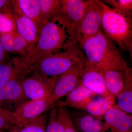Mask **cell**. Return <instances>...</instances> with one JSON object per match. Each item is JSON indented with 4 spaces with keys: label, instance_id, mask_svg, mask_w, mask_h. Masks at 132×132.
I'll list each match as a JSON object with an SVG mask.
<instances>
[{
    "label": "cell",
    "instance_id": "277c9868",
    "mask_svg": "<svg viewBox=\"0 0 132 132\" xmlns=\"http://www.w3.org/2000/svg\"><path fill=\"white\" fill-rule=\"evenodd\" d=\"M85 57L79 43L70 40L64 49L41 59L36 64V69L48 78L59 76Z\"/></svg>",
    "mask_w": 132,
    "mask_h": 132
},
{
    "label": "cell",
    "instance_id": "2e32d148",
    "mask_svg": "<svg viewBox=\"0 0 132 132\" xmlns=\"http://www.w3.org/2000/svg\"><path fill=\"white\" fill-rule=\"evenodd\" d=\"M97 94L80 83L67 94L65 100L59 102L56 106H68L81 111L83 106Z\"/></svg>",
    "mask_w": 132,
    "mask_h": 132
},
{
    "label": "cell",
    "instance_id": "7a4b0ae2",
    "mask_svg": "<svg viewBox=\"0 0 132 132\" xmlns=\"http://www.w3.org/2000/svg\"><path fill=\"white\" fill-rule=\"evenodd\" d=\"M70 40L65 27L58 19H53L41 28L37 42L26 61L35 65L45 56L64 49Z\"/></svg>",
    "mask_w": 132,
    "mask_h": 132
},
{
    "label": "cell",
    "instance_id": "1f68e13d",
    "mask_svg": "<svg viewBox=\"0 0 132 132\" xmlns=\"http://www.w3.org/2000/svg\"><path fill=\"white\" fill-rule=\"evenodd\" d=\"M0 132H3L1 131V130H0Z\"/></svg>",
    "mask_w": 132,
    "mask_h": 132
},
{
    "label": "cell",
    "instance_id": "f1b7e54d",
    "mask_svg": "<svg viewBox=\"0 0 132 132\" xmlns=\"http://www.w3.org/2000/svg\"><path fill=\"white\" fill-rule=\"evenodd\" d=\"M6 52L3 48L2 45L0 42V64L5 61Z\"/></svg>",
    "mask_w": 132,
    "mask_h": 132
},
{
    "label": "cell",
    "instance_id": "30bf717a",
    "mask_svg": "<svg viewBox=\"0 0 132 132\" xmlns=\"http://www.w3.org/2000/svg\"><path fill=\"white\" fill-rule=\"evenodd\" d=\"M36 69V65L29 64L24 57H16L0 64V88L9 81L25 79Z\"/></svg>",
    "mask_w": 132,
    "mask_h": 132
},
{
    "label": "cell",
    "instance_id": "f546056e",
    "mask_svg": "<svg viewBox=\"0 0 132 132\" xmlns=\"http://www.w3.org/2000/svg\"><path fill=\"white\" fill-rule=\"evenodd\" d=\"M12 3V1L8 0H0V11L9 6Z\"/></svg>",
    "mask_w": 132,
    "mask_h": 132
},
{
    "label": "cell",
    "instance_id": "7402d4cb",
    "mask_svg": "<svg viewBox=\"0 0 132 132\" xmlns=\"http://www.w3.org/2000/svg\"><path fill=\"white\" fill-rule=\"evenodd\" d=\"M48 118L47 113L45 112L26 123L15 125L10 129L9 132H46Z\"/></svg>",
    "mask_w": 132,
    "mask_h": 132
},
{
    "label": "cell",
    "instance_id": "5b68a950",
    "mask_svg": "<svg viewBox=\"0 0 132 132\" xmlns=\"http://www.w3.org/2000/svg\"><path fill=\"white\" fill-rule=\"evenodd\" d=\"M102 17L101 1L91 0L85 16L75 30L72 40L80 44L97 34L101 30Z\"/></svg>",
    "mask_w": 132,
    "mask_h": 132
},
{
    "label": "cell",
    "instance_id": "ffe728a7",
    "mask_svg": "<svg viewBox=\"0 0 132 132\" xmlns=\"http://www.w3.org/2000/svg\"><path fill=\"white\" fill-rule=\"evenodd\" d=\"M13 1L22 13L35 23L39 32L44 23L39 0H17Z\"/></svg>",
    "mask_w": 132,
    "mask_h": 132
},
{
    "label": "cell",
    "instance_id": "603a6c76",
    "mask_svg": "<svg viewBox=\"0 0 132 132\" xmlns=\"http://www.w3.org/2000/svg\"><path fill=\"white\" fill-rule=\"evenodd\" d=\"M44 24L60 16L62 11L61 1L39 0Z\"/></svg>",
    "mask_w": 132,
    "mask_h": 132
},
{
    "label": "cell",
    "instance_id": "5bb4252c",
    "mask_svg": "<svg viewBox=\"0 0 132 132\" xmlns=\"http://www.w3.org/2000/svg\"><path fill=\"white\" fill-rule=\"evenodd\" d=\"M12 5L16 32L31 46L32 50L37 42L39 36L38 28L32 20L24 15L20 11L13 1H12Z\"/></svg>",
    "mask_w": 132,
    "mask_h": 132
},
{
    "label": "cell",
    "instance_id": "4316f807",
    "mask_svg": "<svg viewBox=\"0 0 132 132\" xmlns=\"http://www.w3.org/2000/svg\"><path fill=\"white\" fill-rule=\"evenodd\" d=\"M16 124L14 112L0 108V130H8Z\"/></svg>",
    "mask_w": 132,
    "mask_h": 132
},
{
    "label": "cell",
    "instance_id": "ac0fdd59",
    "mask_svg": "<svg viewBox=\"0 0 132 132\" xmlns=\"http://www.w3.org/2000/svg\"><path fill=\"white\" fill-rule=\"evenodd\" d=\"M123 87L113 106L128 114L132 113V70L128 67L123 74Z\"/></svg>",
    "mask_w": 132,
    "mask_h": 132
},
{
    "label": "cell",
    "instance_id": "52a82bcc",
    "mask_svg": "<svg viewBox=\"0 0 132 132\" xmlns=\"http://www.w3.org/2000/svg\"><path fill=\"white\" fill-rule=\"evenodd\" d=\"M86 60V57L80 59L59 76L49 98L52 105L62 97L67 95L79 85L81 72L84 67Z\"/></svg>",
    "mask_w": 132,
    "mask_h": 132
},
{
    "label": "cell",
    "instance_id": "4fadbf2b",
    "mask_svg": "<svg viewBox=\"0 0 132 132\" xmlns=\"http://www.w3.org/2000/svg\"><path fill=\"white\" fill-rule=\"evenodd\" d=\"M102 132H128L132 130V116L114 106L103 117Z\"/></svg>",
    "mask_w": 132,
    "mask_h": 132
},
{
    "label": "cell",
    "instance_id": "cb8c5ba5",
    "mask_svg": "<svg viewBox=\"0 0 132 132\" xmlns=\"http://www.w3.org/2000/svg\"><path fill=\"white\" fill-rule=\"evenodd\" d=\"M16 31L12 3L0 11V35Z\"/></svg>",
    "mask_w": 132,
    "mask_h": 132
},
{
    "label": "cell",
    "instance_id": "6da1fadb",
    "mask_svg": "<svg viewBox=\"0 0 132 132\" xmlns=\"http://www.w3.org/2000/svg\"><path fill=\"white\" fill-rule=\"evenodd\" d=\"M79 45L86 59L102 70L111 68L125 70L128 67L115 43L102 30Z\"/></svg>",
    "mask_w": 132,
    "mask_h": 132
},
{
    "label": "cell",
    "instance_id": "8992f818",
    "mask_svg": "<svg viewBox=\"0 0 132 132\" xmlns=\"http://www.w3.org/2000/svg\"><path fill=\"white\" fill-rule=\"evenodd\" d=\"M59 76L48 78L35 69L22 81L25 96L28 100H33L50 98Z\"/></svg>",
    "mask_w": 132,
    "mask_h": 132
},
{
    "label": "cell",
    "instance_id": "83f0119b",
    "mask_svg": "<svg viewBox=\"0 0 132 132\" xmlns=\"http://www.w3.org/2000/svg\"><path fill=\"white\" fill-rule=\"evenodd\" d=\"M59 120L64 127L65 132H76L71 120V114L66 107L57 106Z\"/></svg>",
    "mask_w": 132,
    "mask_h": 132
},
{
    "label": "cell",
    "instance_id": "44dd1931",
    "mask_svg": "<svg viewBox=\"0 0 132 132\" xmlns=\"http://www.w3.org/2000/svg\"><path fill=\"white\" fill-rule=\"evenodd\" d=\"M125 71L118 68L102 70L107 90L115 98L119 95L123 90V74Z\"/></svg>",
    "mask_w": 132,
    "mask_h": 132
},
{
    "label": "cell",
    "instance_id": "4dcf8cb0",
    "mask_svg": "<svg viewBox=\"0 0 132 132\" xmlns=\"http://www.w3.org/2000/svg\"><path fill=\"white\" fill-rule=\"evenodd\" d=\"M128 132H132V130H130V131H129Z\"/></svg>",
    "mask_w": 132,
    "mask_h": 132
},
{
    "label": "cell",
    "instance_id": "d4e9b609",
    "mask_svg": "<svg viewBox=\"0 0 132 132\" xmlns=\"http://www.w3.org/2000/svg\"><path fill=\"white\" fill-rule=\"evenodd\" d=\"M48 118L46 132H65L64 126L59 120L57 113V108L52 106Z\"/></svg>",
    "mask_w": 132,
    "mask_h": 132
},
{
    "label": "cell",
    "instance_id": "e0dca14e",
    "mask_svg": "<svg viewBox=\"0 0 132 132\" xmlns=\"http://www.w3.org/2000/svg\"><path fill=\"white\" fill-rule=\"evenodd\" d=\"M0 42L6 52L19 54L25 59L32 50L31 46L16 31L0 35Z\"/></svg>",
    "mask_w": 132,
    "mask_h": 132
},
{
    "label": "cell",
    "instance_id": "3957f363",
    "mask_svg": "<svg viewBox=\"0 0 132 132\" xmlns=\"http://www.w3.org/2000/svg\"><path fill=\"white\" fill-rule=\"evenodd\" d=\"M101 29L105 35L117 43L122 52L132 54L131 17L124 16L101 2Z\"/></svg>",
    "mask_w": 132,
    "mask_h": 132
},
{
    "label": "cell",
    "instance_id": "7c38bea8",
    "mask_svg": "<svg viewBox=\"0 0 132 132\" xmlns=\"http://www.w3.org/2000/svg\"><path fill=\"white\" fill-rule=\"evenodd\" d=\"M52 105L49 98L28 100L14 112L15 125H21L39 117L45 113Z\"/></svg>",
    "mask_w": 132,
    "mask_h": 132
},
{
    "label": "cell",
    "instance_id": "9a60e30c",
    "mask_svg": "<svg viewBox=\"0 0 132 132\" xmlns=\"http://www.w3.org/2000/svg\"><path fill=\"white\" fill-rule=\"evenodd\" d=\"M71 116L76 132H102L104 121L102 119L80 110Z\"/></svg>",
    "mask_w": 132,
    "mask_h": 132
},
{
    "label": "cell",
    "instance_id": "ba28073f",
    "mask_svg": "<svg viewBox=\"0 0 132 132\" xmlns=\"http://www.w3.org/2000/svg\"><path fill=\"white\" fill-rule=\"evenodd\" d=\"M90 1L61 0L62 11L58 19L65 27L71 40L75 30L87 11Z\"/></svg>",
    "mask_w": 132,
    "mask_h": 132
},
{
    "label": "cell",
    "instance_id": "d6986e66",
    "mask_svg": "<svg viewBox=\"0 0 132 132\" xmlns=\"http://www.w3.org/2000/svg\"><path fill=\"white\" fill-rule=\"evenodd\" d=\"M116 98L113 95L101 97L90 100L83 106L81 111L96 118L103 119V117L108 111L115 104Z\"/></svg>",
    "mask_w": 132,
    "mask_h": 132
},
{
    "label": "cell",
    "instance_id": "8fae6325",
    "mask_svg": "<svg viewBox=\"0 0 132 132\" xmlns=\"http://www.w3.org/2000/svg\"><path fill=\"white\" fill-rule=\"evenodd\" d=\"M80 84L102 96L111 95L107 90L102 70L86 59L81 72Z\"/></svg>",
    "mask_w": 132,
    "mask_h": 132
},
{
    "label": "cell",
    "instance_id": "9c48e42d",
    "mask_svg": "<svg viewBox=\"0 0 132 132\" xmlns=\"http://www.w3.org/2000/svg\"><path fill=\"white\" fill-rule=\"evenodd\" d=\"M24 79H13L0 88V108L14 112L28 100L22 88V81Z\"/></svg>",
    "mask_w": 132,
    "mask_h": 132
},
{
    "label": "cell",
    "instance_id": "484cf974",
    "mask_svg": "<svg viewBox=\"0 0 132 132\" xmlns=\"http://www.w3.org/2000/svg\"><path fill=\"white\" fill-rule=\"evenodd\" d=\"M112 8L124 16L132 17V0H106Z\"/></svg>",
    "mask_w": 132,
    "mask_h": 132
}]
</instances>
